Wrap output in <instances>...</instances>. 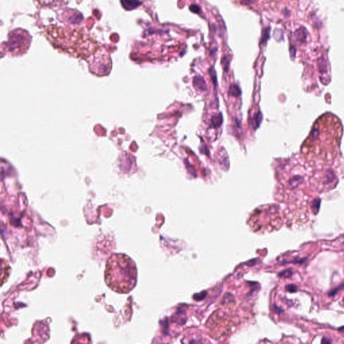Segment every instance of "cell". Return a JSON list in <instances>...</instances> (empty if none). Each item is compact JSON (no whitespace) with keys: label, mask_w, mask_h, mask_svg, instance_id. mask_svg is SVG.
<instances>
[{"label":"cell","mask_w":344,"mask_h":344,"mask_svg":"<svg viewBox=\"0 0 344 344\" xmlns=\"http://www.w3.org/2000/svg\"><path fill=\"white\" fill-rule=\"evenodd\" d=\"M105 282L111 290L119 294H127L137 284L135 263L123 253L112 255L106 265Z\"/></svg>","instance_id":"6da1fadb"},{"label":"cell","mask_w":344,"mask_h":344,"mask_svg":"<svg viewBox=\"0 0 344 344\" xmlns=\"http://www.w3.org/2000/svg\"><path fill=\"white\" fill-rule=\"evenodd\" d=\"M193 85L196 89L200 90H206L207 87L205 81H204L203 77L201 76L194 77L193 80Z\"/></svg>","instance_id":"7a4b0ae2"},{"label":"cell","mask_w":344,"mask_h":344,"mask_svg":"<svg viewBox=\"0 0 344 344\" xmlns=\"http://www.w3.org/2000/svg\"><path fill=\"white\" fill-rule=\"evenodd\" d=\"M211 122H212V126L215 128L220 127L222 123V116L221 113H220L219 114L214 115L212 117Z\"/></svg>","instance_id":"3957f363"},{"label":"cell","mask_w":344,"mask_h":344,"mask_svg":"<svg viewBox=\"0 0 344 344\" xmlns=\"http://www.w3.org/2000/svg\"><path fill=\"white\" fill-rule=\"evenodd\" d=\"M241 91L240 87L237 85H232L229 90V94L231 96L238 97L241 95Z\"/></svg>","instance_id":"277c9868"},{"label":"cell","mask_w":344,"mask_h":344,"mask_svg":"<svg viewBox=\"0 0 344 344\" xmlns=\"http://www.w3.org/2000/svg\"><path fill=\"white\" fill-rule=\"evenodd\" d=\"M321 204V200L319 198H316L312 202V210L314 214H317L319 212Z\"/></svg>","instance_id":"5b68a950"},{"label":"cell","mask_w":344,"mask_h":344,"mask_svg":"<svg viewBox=\"0 0 344 344\" xmlns=\"http://www.w3.org/2000/svg\"><path fill=\"white\" fill-rule=\"evenodd\" d=\"M292 275H293V272L291 269H286L279 274V276L282 278H289L292 277Z\"/></svg>","instance_id":"8992f818"},{"label":"cell","mask_w":344,"mask_h":344,"mask_svg":"<svg viewBox=\"0 0 344 344\" xmlns=\"http://www.w3.org/2000/svg\"><path fill=\"white\" fill-rule=\"evenodd\" d=\"M262 114L261 113H258L255 115L254 117V118L253 119V126L255 127H258L259 125L260 124V122H262Z\"/></svg>","instance_id":"52a82bcc"},{"label":"cell","mask_w":344,"mask_h":344,"mask_svg":"<svg viewBox=\"0 0 344 344\" xmlns=\"http://www.w3.org/2000/svg\"><path fill=\"white\" fill-rule=\"evenodd\" d=\"M344 289V283L341 284L339 285V286H337V288H336V289H334L333 290H331V291H330L329 293H328V295L329 296H333L335 294H336L337 292L340 290H342Z\"/></svg>","instance_id":"ba28073f"},{"label":"cell","mask_w":344,"mask_h":344,"mask_svg":"<svg viewBox=\"0 0 344 344\" xmlns=\"http://www.w3.org/2000/svg\"><path fill=\"white\" fill-rule=\"evenodd\" d=\"M285 289L287 292H291V293H293V292H296L297 291V286L296 285L293 284H288L285 287Z\"/></svg>","instance_id":"9c48e42d"},{"label":"cell","mask_w":344,"mask_h":344,"mask_svg":"<svg viewBox=\"0 0 344 344\" xmlns=\"http://www.w3.org/2000/svg\"><path fill=\"white\" fill-rule=\"evenodd\" d=\"M321 343H331V340H329V339L323 337V339H322V341H321Z\"/></svg>","instance_id":"30bf717a"},{"label":"cell","mask_w":344,"mask_h":344,"mask_svg":"<svg viewBox=\"0 0 344 344\" xmlns=\"http://www.w3.org/2000/svg\"><path fill=\"white\" fill-rule=\"evenodd\" d=\"M338 331H339V332H340V333L344 334V326H342V327H339V328L338 329Z\"/></svg>","instance_id":"8fae6325"},{"label":"cell","mask_w":344,"mask_h":344,"mask_svg":"<svg viewBox=\"0 0 344 344\" xmlns=\"http://www.w3.org/2000/svg\"><path fill=\"white\" fill-rule=\"evenodd\" d=\"M341 303H342V305H343V306H344V297H343V299H342V302H341Z\"/></svg>","instance_id":"7c38bea8"}]
</instances>
